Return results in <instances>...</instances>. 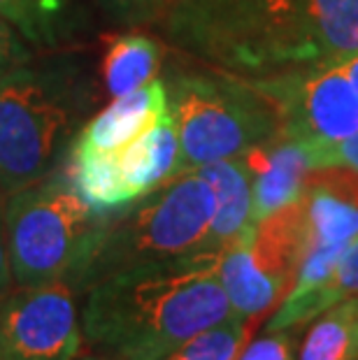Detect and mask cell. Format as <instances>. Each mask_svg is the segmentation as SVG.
<instances>
[{"label": "cell", "mask_w": 358, "mask_h": 360, "mask_svg": "<svg viewBox=\"0 0 358 360\" xmlns=\"http://www.w3.org/2000/svg\"><path fill=\"white\" fill-rule=\"evenodd\" d=\"M72 181H37L10 195L5 235L17 286L72 281L87 260L101 221Z\"/></svg>", "instance_id": "277c9868"}, {"label": "cell", "mask_w": 358, "mask_h": 360, "mask_svg": "<svg viewBox=\"0 0 358 360\" xmlns=\"http://www.w3.org/2000/svg\"><path fill=\"white\" fill-rule=\"evenodd\" d=\"M68 137L70 121L51 91L19 65L0 77V195L47 179Z\"/></svg>", "instance_id": "8992f818"}, {"label": "cell", "mask_w": 358, "mask_h": 360, "mask_svg": "<svg viewBox=\"0 0 358 360\" xmlns=\"http://www.w3.org/2000/svg\"><path fill=\"white\" fill-rule=\"evenodd\" d=\"M167 14L181 49L256 79L358 51V0H174Z\"/></svg>", "instance_id": "6da1fadb"}, {"label": "cell", "mask_w": 358, "mask_h": 360, "mask_svg": "<svg viewBox=\"0 0 358 360\" xmlns=\"http://www.w3.org/2000/svg\"><path fill=\"white\" fill-rule=\"evenodd\" d=\"M167 110L179 135V174L240 158L279 133L268 98L228 77H179L167 94Z\"/></svg>", "instance_id": "5b68a950"}, {"label": "cell", "mask_w": 358, "mask_h": 360, "mask_svg": "<svg viewBox=\"0 0 358 360\" xmlns=\"http://www.w3.org/2000/svg\"><path fill=\"white\" fill-rule=\"evenodd\" d=\"M82 344L70 281L19 286L0 297L3 360H75Z\"/></svg>", "instance_id": "ba28073f"}, {"label": "cell", "mask_w": 358, "mask_h": 360, "mask_svg": "<svg viewBox=\"0 0 358 360\" xmlns=\"http://www.w3.org/2000/svg\"><path fill=\"white\" fill-rule=\"evenodd\" d=\"M0 56H12L17 58V47L12 42V33L7 28L5 19H0Z\"/></svg>", "instance_id": "d4e9b609"}, {"label": "cell", "mask_w": 358, "mask_h": 360, "mask_svg": "<svg viewBox=\"0 0 358 360\" xmlns=\"http://www.w3.org/2000/svg\"><path fill=\"white\" fill-rule=\"evenodd\" d=\"M293 335L275 330L261 340L251 342L238 360H293Z\"/></svg>", "instance_id": "603a6c76"}, {"label": "cell", "mask_w": 358, "mask_h": 360, "mask_svg": "<svg viewBox=\"0 0 358 360\" xmlns=\"http://www.w3.org/2000/svg\"><path fill=\"white\" fill-rule=\"evenodd\" d=\"M98 3L114 21L142 24V21L154 19L163 12H170L174 0H98Z\"/></svg>", "instance_id": "44dd1931"}, {"label": "cell", "mask_w": 358, "mask_h": 360, "mask_svg": "<svg viewBox=\"0 0 358 360\" xmlns=\"http://www.w3.org/2000/svg\"><path fill=\"white\" fill-rule=\"evenodd\" d=\"M217 251L114 272L89 286L84 342L121 360H158L188 337L235 316Z\"/></svg>", "instance_id": "7a4b0ae2"}, {"label": "cell", "mask_w": 358, "mask_h": 360, "mask_svg": "<svg viewBox=\"0 0 358 360\" xmlns=\"http://www.w3.org/2000/svg\"><path fill=\"white\" fill-rule=\"evenodd\" d=\"M87 360H121V358H114L112 356V358H87Z\"/></svg>", "instance_id": "83f0119b"}, {"label": "cell", "mask_w": 358, "mask_h": 360, "mask_svg": "<svg viewBox=\"0 0 358 360\" xmlns=\"http://www.w3.org/2000/svg\"><path fill=\"white\" fill-rule=\"evenodd\" d=\"M0 360H3V358H0Z\"/></svg>", "instance_id": "f1b7e54d"}, {"label": "cell", "mask_w": 358, "mask_h": 360, "mask_svg": "<svg viewBox=\"0 0 358 360\" xmlns=\"http://www.w3.org/2000/svg\"><path fill=\"white\" fill-rule=\"evenodd\" d=\"M300 360H358V295L326 309L305 335Z\"/></svg>", "instance_id": "2e32d148"}, {"label": "cell", "mask_w": 358, "mask_h": 360, "mask_svg": "<svg viewBox=\"0 0 358 360\" xmlns=\"http://www.w3.org/2000/svg\"><path fill=\"white\" fill-rule=\"evenodd\" d=\"M12 267L7 254V235H5V210L0 205V297L12 290Z\"/></svg>", "instance_id": "cb8c5ba5"}, {"label": "cell", "mask_w": 358, "mask_h": 360, "mask_svg": "<svg viewBox=\"0 0 358 360\" xmlns=\"http://www.w3.org/2000/svg\"><path fill=\"white\" fill-rule=\"evenodd\" d=\"M158 44L147 35H121L117 37L105 56L103 77L110 94L124 96L154 79L158 70Z\"/></svg>", "instance_id": "e0dca14e"}, {"label": "cell", "mask_w": 358, "mask_h": 360, "mask_svg": "<svg viewBox=\"0 0 358 360\" xmlns=\"http://www.w3.org/2000/svg\"><path fill=\"white\" fill-rule=\"evenodd\" d=\"M256 226H251L245 235H240L233 244L221 251L219 256V281L226 290L231 309L240 319H258L261 314L272 309L284 295V288L275 279H270L256 265L251 254V237Z\"/></svg>", "instance_id": "4fadbf2b"}, {"label": "cell", "mask_w": 358, "mask_h": 360, "mask_svg": "<svg viewBox=\"0 0 358 360\" xmlns=\"http://www.w3.org/2000/svg\"><path fill=\"white\" fill-rule=\"evenodd\" d=\"M72 186L94 212H110L135 202L112 154L72 151Z\"/></svg>", "instance_id": "9a60e30c"}, {"label": "cell", "mask_w": 358, "mask_h": 360, "mask_svg": "<svg viewBox=\"0 0 358 360\" xmlns=\"http://www.w3.org/2000/svg\"><path fill=\"white\" fill-rule=\"evenodd\" d=\"M352 295H358V237H354L349 247L342 251L331 277L321 286L305 290V293L286 295L284 304L268 321V333L300 326Z\"/></svg>", "instance_id": "5bb4252c"}, {"label": "cell", "mask_w": 358, "mask_h": 360, "mask_svg": "<svg viewBox=\"0 0 358 360\" xmlns=\"http://www.w3.org/2000/svg\"><path fill=\"white\" fill-rule=\"evenodd\" d=\"M167 112L165 84L151 79L131 94L117 96L108 110H103L75 140L72 151L112 154L140 137Z\"/></svg>", "instance_id": "30bf717a"}, {"label": "cell", "mask_w": 358, "mask_h": 360, "mask_svg": "<svg viewBox=\"0 0 358 360\" xmlns=\"http://www.w3.org/2000/svg\"><path fill=\"white\" fill-rule=\"evenodd\" d=\"M128 191L140 200L179 174V135L170 110L140 137L112 151Z\"/></svg>", "instance_id": "8fae6325"}, {"label": "cell", "mask_w": 358, "mask_h": 360, "mask_svg": "<svg viewBox=\"0 0 358 360\" xmlns=\"http://www.w3.org/2000/svg\"><path fill=\"white\" fill-rule=\"evenodd\" d=\"M305 195L309 214V247L347 249V244L358 237V205L324 186H305Z\"/></svg>", "instance_id": "ac0fdd59"}, {"label": "cell", "mask_w": 358, "mask_h": 360, "mask_svg": "<svg viewBox=\"0 0 358 360\" xmlns=\"http://www.w3.org/2000/svg\"><path fill=\"white\" fill-rule=\"evenodd\" d=\"M279 119V135L321 149L358 133V91L340 63L251 82Z\"/></svg>", "instance_id": "52a82bcc"}, {"label": "cell", "mask_w": 358, "mask_h": 360, "mask_svg": "<svg viewBox=\"0 0 358 360\" xmlns=\"http://www.w3.org/2000/svg\"><path fill=\"white\" fill-rule=\"evenodd\" d=\"M254 328L256 319L231 316L188 337L158 360H238Z\"/></svg>", "instance_id": "d6986e66"}, {"label": "cell", "mask_w": 358, "mask_h": 360, "mask_svg": "<svg viewBox=\"0 0 358 360\" xmlns=\"http://www.w3.org/2000/svg\"><path fill=\"white\" fill-rule=\"evenodd\" d=\"M340 68H342V72H345L347 77H349V82L354 84V89L358 91V51L352 53V56L342 58L340 60Z\"/></svg>", "instance_id": "484cf974"}, {"label": "cell", "mask_w": 358, "mask_h": 360, "mask_svg": "<svg viewBox=\"0 0 358 360\" xmlns=\"http://www.w3.org/2000/svg\"><path fill=\"white\" fill-rule=\"evenodd\" d=\"M307 158H309L312 170H321V167H342V170H352L358 174V133L349 135L335 144H328V147L307 149Z\"/></svg>", "instance_id": "7402d4cb"}, {"label": "cell", "mask_w": 358, "mask_h": 360, "mask_svg": "<svg viewBox=\"0 0 358 360\" xmlns=\"http://www.w3.org/2000/svg\"><path fill=\"white\" fill-rule=\"evenodd\" d=\"M215 207V191L198 170L177 174L121 219L101 221L94 247L72 281L89 288L128 267L203 254Z\"/></svg>", "instance_id": "3957f363"}, {"label": "cell", "mask_w": 358, "mask_h": 360, "mask_svg": "<svg viewBox=\"0 0 358 360\" xmlns=\"http://www.w3.org/2000/svg\"><path fill=\"white\" fill-rule=\"evenodd\" d=\"M245 160L254 177V224L302 198L312 170L305 144L277 133L261 147L247 151Z\"/></svg>", "instance_id": "9c48e42d"}, {"label": "cell", "mask_w": 358, "mask_h": 360, "mask_svg": "<svg viewBox=\"0 0 358 360\" xmlns=\"http://www.w3.org/2000/svg\"><path fill=\"white\" fill-rule=\"evenodd\" d=\"M12 68H17V58H12V56H0V77H3L5 72H10Z\"/></svg>", "instance_id": "4316f807"}, {"label": "cell", "mask_w": 358, "mask_h": 360, "mask_svg": "<svg viewBox=\"0 0 358 360\" xmlns=\"http://www.w3.org/2000/svg\"><path fill=\"white\" fill-rule=\"evenodd\" d=\"M198 174L215 191V219L207 235V251L221 254L228 244L245 235L251 226V207H254V177L245 156L226 158L217 163L196 167Z\"/></svg>", "instance_id": "7c38bea8"}, {"label": "cell", "mask_w": 358, "mask_h": 360, "mask_svg": "<svg viewBox=\"0 0 358 360\" xmlns=\"http://www.w3.org/2000/svg\"><path fill=\"white\" fill-rule=\"evenodd\" d=\"M72 0H0V19L33 42H56L70 17Z\"/></svg>", "instance_id": "ffe728a7"}]
</instances>
